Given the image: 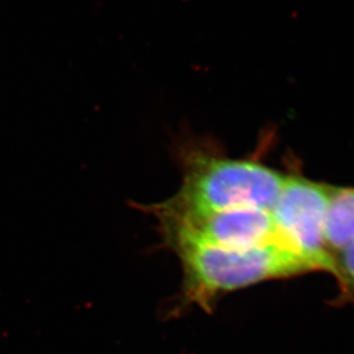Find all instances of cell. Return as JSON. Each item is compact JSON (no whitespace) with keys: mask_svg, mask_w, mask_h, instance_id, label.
Listing matches in <instances>:
<instances>
[{"mask_svg":"<svg viewBox=\"0 0 354 354\" xmlns=\"http://www.w3.org/2000/svg\"><path fill=\"white\" fill-rule=\"evenodd\" d=\"M335 187L305 177L286 176L270 209L286 245L315 270L336 277L335 257L326 239L328 209Z\"/></svg>","mask_w":354,"mask_h":354,"instance_id":"6da1fadb","label":"cell"},{"mask_svg":"<svg viewBox=\"0 0 354 354\" xmlns=\"http://www.w3.org/2000/svg\"><path fill=\"white\" fill-rule=\"evenodd\" d=\"M328 249L334 257L354 241V187H335L326 222Z\"/></svg>","mask_w":354,"mask_h":354,"instance_id":"7a4b0ae2","label":"cell"},{"mask_svg":"<svg viewBox=\"0 0 354 354\" xmlns=\"http://www.w3.org/2000/svg\"><path fill=\"white\" fill-rule=\"evenodd\" d=\"M336 279L345 291L354 296V241L336 253Z\"/></svg>","mask_w":354,"mask_h":354,"instance_id":"3957f363","label":"cell"}]
</instances>
